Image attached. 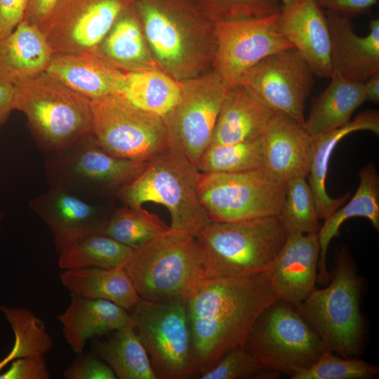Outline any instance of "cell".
Wrapping results in <instances>:
<instances>
[{"label": "cell", "instance_id": "836d02e7", "mask_svg": "<svg viewBox=\"0 0 379 379\" xmlns=\"http://www.w3.org/2000/svg\"><path fill=\"white\" fill-rule=\"evenodd\" d=\"M0 312L10 324L15 337L12 349L0 360V372L16 359L44 356L51 350L53 345L52 337L44 322L30 310L1 305Z\"/></svg>", "mask_w": 379, "mask_h": 379}, {"label": "cell", "instance_id": "ab89813d", "mask_svg": "<svg viewBox=\"0 0 379 379\" xmlns=\"http://www.w3.org/2000/svg\"><path fill=\"white\" fill-rule=\"evenodd\" d=\"M280 373L267 369L244 347H238L225 354L208 371L201 374V379H274Z\"/></svg>", "mask_w": 379, "mask_h": 379}, {"label": "cell", "instance_id": "e575fe53", "mask_svg": "<svg viewBox=\"0 0 379 379\" xmlns=\"http://www.w3.org/2000/svg\"><path fill=\"white\" fill-rule=\"evenodd\" d=\"M168 230L169 226L143 207L124 205L112 209L101 233L136 249Z\"/></svg>", "mask_w": 379, "mask_h": 379}, {"label": "cell", "instance_id": "5b68a950", "mask_svg": "<svg viewBox=\"0 0 379 379\" xmlns=\"http://www.w3.org/2000/svg\"><path fill=\"white\" fill-rule=\"evenodd\" d=\"M199 172L171 146L149 161L144 171L115 196L125 206L154 203L170 214V230L196 237L211 220L197 194Z\"/></svg>", "mask_w": 379, "mask_h": 379}, {"label": "cell", "instance_id": "2e32d148", "mask_svg": "<svg viewBox=\"0 0 379 379\" xmlns=\"http://www.w3.org/2000/svg\"><path fill=\"white\" fill-rule=\"evenodd\" d=\"M133 0H58L41 27L54 53H93Z\"/></svg>", "mask_w": 379, "mask_h": 379}, {"label": "cell", "instance_id": "d6a6232c", "mask_svg": "<svg viewBox=\"0 0 379 379\" xmlns=\"http://www.w3.org/2000/svg\"><path fill=\"white\" fill-rule=\"evenodd\" d=\"M133 250L103 233H93L60 253L58 265L62 270L125 267Z\"/></svg>", "mask_w": 379, "mask_h": 379}, {"label": "cell", "instance_id": "8fae6325", "mask_svg": "<svg viewBox=\"0 0 379 379\" xmlns=\"http://www.w3.org/2000/svg\"><path fill=\"white\" fill-rule=\"evenodd\" d=\"M286 182L265 167L199 173L197 194L211 220L232 222L279 215Z\"/></svg>", "mask_w": 379, "mask_h": 379}, {"label": "cell", "instance_id": "ee69618b", "mask_svg": "<svg viewBox=\"0 0 379 379\" xmlns=\"http://www.w3.org/2000/svg\"><path fill=\"white\" fill-rule=\"evenodd\" d=\"M319 6L331 11L352 18L366 13L378 0H316Z\"/></svg>", "mask_w": 379, "mask_h": 379}, {"label": "cell", "instance_id": "f1b7e54d", "mask_svg": "<svg viewBox=\"0 0 379 379\" xmlns=\"http://www.w3.org/2000/svg\"><path fill=\"white\" fill-rule=\"evenodd\" d=\"M330 79L326 89L314 100L302 124L312 138L347 124L354 111L367 100L364 83L335 74Z\"/></svg>", "mask_w": 379, "mask_h": 379}, {"label": "cell", "instance_id": "4dcf8cb0", "mask_svg": "<svg viewBox=\"0 0 379 379\" xmlns=\"http://www.w3.org/2000/svg\"><path fill=\"white\" fill-rule=\"evenodd\" d=\"M91 344L93 353L109 365L117 378L157 379L133 326L117 329L109 338L95 339Z\"/></svg>", "mask_w": 379, "mask_h": 379}, {"label": "cell", "instance_id": "bcb514c9", "mask_svg": "<svg viewBox=\"0 0 379 379\" xmlns=\"http://www.w3.org/2000/svg\"><path fill=\"white\" fill-rule=\"evenodd\" d=\"M13 84L0 79V126L7 120L13 109Z\"/></svg>", "mask_w": 379, "mask_h": 379}, {"label": "cell", "instance_id": "f546056e", "mask_svg": "<svg viewBox=\"0 0 379 379\" xmlns=\"http://www.w3.org/2000/svg\"><path fill=\"white\" fill-rule=\"evenodd\" d=\"M59 279L70 294L109 300L129 312L142 300L124 267L65 270Z\"/></svg>", "mask_w": 379, "mask_h": 379}, {"label": "cell", "instance_id": "74e56055", "mask_svg": "<svg viewBox=\"0 0 379 379\" xmlns=\"http://www.w3.org/2000/svg\"><path fill=\"white\" fill-rule=\"evenodd\" d=\"M378 373V366L359 357H342L326 349L314 364L292 379H371Z\"/></svg>", "mask_w": 379, "mask_h": 379}, {"label": "cell", "instance_id": "cb8c5ba5", "mask_svg": "<svg viewBox=\"0 0 379 379\" xmlns=\"http://www.w3.org/2000/svg\"><path fill=\"white\" fill-rule=\"evenodd\" d=\"M358 131H370L378 135V111H363L345 125L312 138V161L308 183L313 194L319 219L325 220L329 217L349 197V193L337 199L331 197L326 192V180L328 163L333 149L343 138Z\"/></svg>", "mask_w": 379, "mask_h": 379}, {"label": "cell", "instance_id": "ffe728a7", "mask_svg": "<svg viewBox=\"0 0 379 379\" xmlns=\"http://www.w3.org/2000/svg\"><path fill=\"white\" fill-rule=\"evenodd\" d=\"M331 35L333 74L364 83L379 72V20L372 19L364 36L354 31L351 18L325 11Z\"/></svg>", "mask_w": 379, "mask_h": 379}, {"label": "cell", "instance_id": "ac0fdd59", "mask_svg": "<svg viewBox=\"0 0 379 379\" xmlns=\"http://www.w3.org/2000/svg\"><path fill=\"white\" fill-rule=\"evenodd\" d=\"M279 28L318 77L330 79L331 42L325 11L316 0H294L282 6Z\"/></svg>", "mask_w": 379, "mask_h": 379}, {"label": "cell", "instance_id": "4316f807", "mask_svg": "<svg viewBox=\"0 0 379 379\" xmlns=\"http://www.w3.org/2000/svg\"><path fill=\"white\" fill-rule=\"evenodd\" d=\"M359 185L349 202L340 206L324 220L318 233L319 273L317 281L326 284L330 280L326 260L331 239L340 234L339 230L347 219L363 217L368 219L374 228L379 230V175L374 164L369 162L359 172Z\"/></svg>", "mask_w": 379, "mask_h": 379}, {"label": "cell", "instance_id": "d590c367", "mask_svg": "<svg viewBox=\"0 0 379 379\" xmlns=\"http://www.w3.org/2000/svg\"><path fill=\"white\" fill-rule=\"evenodd\" d=\"M262 137V136H261ZM232 144L208 146L197 169L199 173H237L265 167L262 138Z\"/></svg>", "mask_w": 379, "mask_h": 379}, {"label": "cell", "instance_id": "277c9868", "mask_svg": "<svg viewBox=\"0 0 379 379\" xmlns=\"http://www.w3.org/2000/svg\"><path fill=\"white\" fill-rule=\"evenodd\" d=\"M288 235L279 215L232 222L211 220L196 237L206 278L249 277L268 270Z\"/></svg>", "mask_w": 379, "mask_h": 379}, {"label": "cell", "instance_id": "44dd1931", "mask_svg": "<svg viewBox=\"0 0 379 379\" xmlns=\"http://www.w3.org/2000/svg\"><path fill=\"white\" fill-rule=\"evenodd\" d=\"M261 138L266 168L285 182L309 175L312 138L302 124L274 113Z\"/></svg>", "mask_w": 379, "mask_h": 379}, {"label": "cell", "instance_id": "52a82bcc", "mask_svg": "<svg viewBox=\"0 0 379 379\" xmlns=\"http://www.w3.org/2000/svg\"><path fill=\"white\" fill-rule=\"evenodd\" d=\"M331 283L315 288L298 307L325 348L345 357H359L362 350L361 281L354 260L343 246L335 252Z\"/></svg>", "mask_w": 379, "mask_h": 379}, {"label": "cell", "instance_id": "1f68e13d", "mask_svg": "<svg viewBox=\"0 0 379 379\" xmlns=\"http://www.w3.org/2000/svg\"><path fill=\"white\" fill-rule=\"evenodd\" d=\"M135 106L161 118L178 102L180 81L159 69L126 72L120 93Z\"/></svg>", "mask_w": 379, "mask_h": 379}, {"label": "cell", "instance_id": "8d00e7d4", "mask_svg": "<svg viewBox=\"0 0 379 379\" xmlns=\"http://www.w3.org/2000/svg\"><path fill=\"white\" fill-rule=\"evenodd\" d=\"M279 215L288 233L318 235L321 225L312 192L305 178L286 182L285 198Z\"/></svg>", "mask_w": 379, "mask_h": 379}, {"label": "cell", "instance_id": "e0dca14e", "mask_svg": "<svg viewBox=\"0 0 379 379\" xmlns=\"http://www.w3.org/2000/svg\"><path fill=\"white\" fill-rule=\"evenodd\" d=\"M28 207L49 229L58 254L79 239L102 232L114 208L55 185L30 199Z\"/></svg>", "mask_w": 379, "mask_h": 379}, {"label": "cell", "instance_id": "603a6c76", "mask_svg": "<svg viewBox=\"0 0 379 379\" xmlns=\"http://www.w3.org/2000/svg\"><path fill=\"white\" fill-rule=\"evenodd\" d=\"M70 297L66 310L55 317L62 325L64 338L77 354L84 352L89 339L133 326L131 313L111 301L74 294Z\"/></svg>", "mask_w": 379, "mask_h": 379}, {"label": "cell", "instance_id": "60d3db41", "mask_svg": "<svg viewBox=\"0 0 379 379\" xmlns=\"http://www.w3.org/2000/svg\"><path fill=\"white\" fill-rule=\"evenodd\" d=\"M66 379H117L112 369L104 361L93 354H78L65 368Z\"/></svg>", "mask_w": 379, "mask_h": 379}, {"label": "cell", "instance_id": "d4e9b609", "mask_svg": "<svg viewBox=\"0 0 379 379\" xmlns=\"http://www.w3.org/2000/svg\"><path fill=\"white\" fill-rule=\"evenodd\" d=\"M53 53L41 29L22 20L0 40V79L14 84L45 72Z\"/></svg>", "mask_w": 379, "mask_h": 379}, {"label": "cell", "instance_id": "5bb4252c", "mask_svg": "<svg viewBox=\"0 0 379 379\" xmlns=\"http://www.w3.org/2000/svg\"><path fill=\"white\" fill-rule=\"evenodd\" d=\"M279 14L214 22L215 52L212 68L230 86L266 57L293 45L279 28Z\"/></svg>", "mask_w": 379, "mask_h": 379}, {"label": "cell", "instance_id": "30bf717a", "mask_svg": "<svg viewBox=\"0 0 379 379\" xmlns=\"http://www.w3.org/2000/svg\"><path fill=\"white\" fill-rule=\"evenodd\" d=\"M130 313L157 379H185L199 375L185 301L142 299Z\"/></svg>", "mask_w": 379, "mask_h": 379}, {"label": "cell", "instance_id": "484cf974", "mask_svg": "<svg viewBox=\"0 0 379 379\" xmlns=\"http://www.w3.org/2000/svg\"><path fill=\"white\" fill-rule=\"evenodd\" d=\"M274 114L244 86L230 87L218 117L209 146L259 138Z\"/></svg>", "mask_w": 379, "mask_h": 379}, {"label": "cell", "instance_id": "c3c4849f", "mask_svg": "<svg viewBox=\"0 0 379 379\" xmlns=\"http://www.w3.org/2000/svg\"><path fill=\"white\" fill-rule=\"evenodd\" d=\"M294 0H281L282 6H286L291 4Z\"/></svg>", "mask_w": 379, "mask_h": 379}, {"label": "cell", "instance_id": "b9f144b4", "mask_svg": "<svg viewBox=\"0 0 379 379\" xmlns=\"http://www.w3.org/2000/svg\"><path fill=\"white\" fill-rule=\"evenodd\" d=\"M50 371L43 355L21 357L11 361L9 368L0 373V379H48Z\"/></svg>", "mask_w": 379, "mask_h": 379}, {"label": "cell", "instance_id": "f35d334b", "mask_svg": "<svg viewBox=\"0 0 379 379\" xmlns=\"http://www.w3.org/2000/svg\"><path fill=\"white\" fill-rule=\"evenodd\" d=\"M213 22L261 18L279 13L281 0H194Z\"/></svg>", "mask_w": 379, "mask_h": 379}, {"label": "cell", "instance_id": "83f0119b", "mask_svg": "<svg viewBox=\"0 0 379 379\" xmlns=\"http://www.w3.org/2000/svg\"><path fill=\"white\" fill-rule=\"evenodd\" d=\"M93 53L124 72L159 69L133 4L119 15Z\"/></svg>", "mask_w": 379, "mask_h": 379}, {"label": "cell", "instance_id": "7c38bea8", "mask_svg": "<svg viewBox=\"0 0 379 379\" xmlns=\"http://www.w3.org/2000/svg\"><path fill=\"white\" fill-rule=\"evenodd\" d=\"M91 105L93 135L109 154L148 162L171 147L162 118L121 94L91 100Z\"/></svg>", "mask_w": 379, "mask_h": 379}, {"label": "cell", "instance_id": "9a60e30c", "mask_svg": "<svg viewBox=\"0 0 379 379\" xmlns=\"http://www.w3.org/2000/svg\"><path fill=\"white\" fill-rule=\"evenodd\" d=\"M314 74L295 48L269 55L251 68L239 84L274 113L305 121V105Z\"/></svg>", "mask_w": 379, "mask_h": 379}, {"label": "cell", "instance_id": "6da1fadb", "mask_svg": "<svg viewBox=\"0 0 379 379\" xmlns=\"http://www.w3.org/2000/svg\"><path fill=\"white\" fill-rule=\"evenodd\" d=\"M278 299L267 270L200 281L185 300L199 375L228 352L243 347L255 319Z\"/></svg>", "mask_w": 379, "mask_h": 379}, {"label": "cell", "instance_id": "9c48e42d", "mask_svg": "<svg viewBox=\"0 0 379 379\" xmlns=\"http://www.w3.org/2000/svg\"><path fill=\"white\" fill-rule=\"evenodd\" d=\"M148 162L116 157L91 135L67 149L46 154L44 166L48 185L101 200L115 198L121 189L144 171Z\"/></svg>", "mask_w": 379, "mask_h": 379}, {"label": "cell", "instance_id": "681fc988", "mask_svg": "<svg viewBox=\"0 0 379 379\" xmlns=\"http://www.w3.org/2000/svg\"><path fill=\"white\" fill-rule=\"evenodd\" d=\"M4 213L3 211L0 212V234H1V222L4 218Z\"/></svg>", "mask_w": 379, "mask_h": 379}, {"label": "cell", "instance_id": "d6986e66", "mask_svg": "<svg viewBox=\"0 0 379 379\" xmlns=\"http://www.w3.org/2000/svg\"><path fill=\"white\" fill-rule=\"evenodd\" d=\"M319 258L317 234L288 233L281 250L267 270L279 299L298 307L316 288Z\"/></svg>", "mask_w": 379, "mask_h": 379}, {"label": "cell", "instance_id": "ba28073f", "mask_svg": "<svg viewBox=\"0 0 379 379\" xmlns=\"http://www.w3.org/2000/svg\"><path fill=\"white\" fill-rule=\"evenodd\" d=\"M243 347L263 368L291 379L314 364L326 350L298 307L281 299L258 317Z\"/></svg>", "mask_w": 379, "mask_h": 379}, {"label": "cell", "instance_id": "4fadbf2b", "mask_svg": "<svg viewBox=\"0 0 379 379\" xmlns=\"http://www.w3.org/2000/svg\"><path fill=\"white\" fill-rule=\"evenodd\" d=\"M180 98L162 119L171 146L197 166L210 145L230 87L213 69L180 81Z\"/></svg>", "mask_w": 379, "mask_h": 379}, {"label": "cell", "instance_id": "3957f363", "mask_svg": "<svg viewBox=\"0 0 379 379\" xmlns=\"http://www.w3.org/2000/svg\"><path fill=\"white\" fill-rule=\"evenodd\" d=\"M13 109L27 117L36 146L45 154L93 135L91 100L43 72L13 84Z\"/></svg>", "mask_w": 379, "mask_h": 379}, {"label": "cell", "instance_id": "7bdbcfd3", "mask_svg": "<svg viewBox=\"0 0 379 379\" xmlns=\"http://www.w3.org/2000/svg\"><path fill=\"white\" fill-rule=\"evenodd\" d=\"M29 0H0V40L24 19Z\"/></svg>", "mask_w": 379, "mask_h": 379}, {"label": "cell", "instance_id": "7402d4cb", "mask_svg": "<svg viewBox=\"0 0 379 379\" xmlns=\"http://www.w3.org/2000/svg\"><path fill=\"white\" fill-rule=\"evenodd\" d=\"M45 72L89 100L120 94L126 77L91 53H54Z\"/></svg>", "mask_w": 379, "mask_h": 379}, {"label": "cell", "instance_id": "7dc6e473", "mask_svg": "<svg viewBox=\"0 0 379 379\" xmlns=\"http://www.w3.org/2000/svg\"><path fill=\"white\" fill-rule=\"evenodd\" d=\"M364 87L367 100L378 104L379 102V72L373 74L364 81Z\"/></svg>", "mask_w": 379, "mask_h": 379}, {"label": "cell", "instance_id": "8992f818", "mask_svg": "<svg viewBox=\"0 0 379 379\" xmlns=\"http://www.w3.org/2000/svg\"><path fill=\"white\" fill-rule=\"evenodd\" d=\"M124 269L140 297L152 302L185 301L206 278L204 255L196 237L170 228L133 249Z\"/></svg>", "mask_w": 379, "mask_h": 379}, {"label": "cell", "instance_id": "7a4b0ae2", "mask_svg": "<svg viewBox=\"0 0 379 379\" xmlns=\"http://www.w3.org/2000/svg\"><path fill=\"white\" fill-rule=\"evenodd\" d=\"M133 5L161 71L180 81L211 69L214 22L194 0H133Z\"/></svg>", "mask_w": 379, "mask_h": 379}, {"label": "cell", "instance_id": "f6af8a7d", "mask_svg": "<svg viewBox=\"0 0 379 379\" xmlns=\"http://www.w3.org/2000/svg\"><path fill=\"white\" fill-rule=\"evenodd\" d=\"M58 1V0H29L23 20L41 28Z\"/></svg>", "mask_w": 379, "mask_h": 379}]
</instances>
